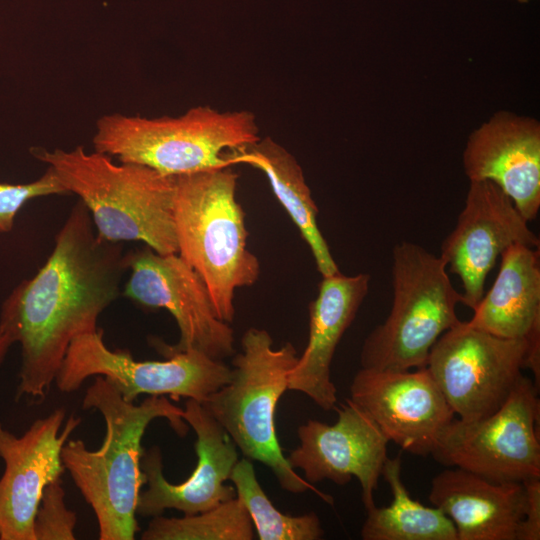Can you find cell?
I'll use <instances>...</instances> for the list:
<instances>
[{
    "label": "cell",
    "mask_w": 540,
    "mask_h": 540,
    "mask_svg": "<svg viewBox=\"0 0 540 540\" xmlns=\"http://www.w3.org/2000/svg\"><path fill=\"white\" fill-rule=\"evenodd\" d=\"M119 242L97 235L79 200L38 272L20 282L1 306L0 328L21 348L16 398H43L71 342L95 332L100 314L120 294L127 270Z\"/></svg>",
    "instance_id": "cell-1"
},
{
    "label": "cell",
    "mask_w": 540,
    "mask_h": 540,
    "mask_svg": "<svg viewBox=\"0 0 540 540\" xmlns=\"http://www.w3.org/2000/svg\"><path fill=\"white\" fill-rule=\"evenodd\" d=\"M85 410L100 412L105 436L98 450L80 440H68L62 449L65 469L91 506L100 540H132L139 530L137 502L145 477L140 467L146 428L165 418L180 436L188 432L183 409L164 396H150L140 404L126 401L105 378L94 377L82 400Z\"/></svg>",
    "instance_id": "cell-2"
},
{
    "label": "cell",
    "mask_w": 540,
    "mask_h": 540,
    "mask_svg": "<svg viewBox=\"0 0 540 540\" xmlns=\"http://www.w3.org/2000/svg\"><path fill=\"white\" fill-rule=\"evenodd\" d=\"M69 193L88 209L96 233L111 241H141L159 254L178 253L173 216L174 176L112 157L72 150L33 148Z\"/></svg>",
    "instance_id": "cell-3"
},
{
    "label": "cell",
    "mask_w": 540,
    "mask_h": 540,
    "mask_svg": "<svg viewBox=\"0 0 540 540\" xmlns=\"http://www.w3.org/2000/svg\"><path fill=\"white\" fill-rule=\"evenodd\" d=\"M237 178L230 167L174 176L178 254L200 276L217 317L227 323L235 314V290L253 285L260 275L259 260L247 248Z\"/></svg>",
    "instance_id": "cell-4"
},
{
    "label": "cell",
    "mask_w": 540,
    "mask_h": 540,
    "mask_svg": "<svg viewBox=\"0 0 540 540\" xmlns=\"http://www.w3.org/2000/svg\"><path fill=\"white\" fill-rule=\"evenodd\" d=\"M260 139L255 115L196 106L178 117L120 113L100 117L94 150L167 176L231 167L225 155Z\"/></svg>",
    "instance_id": "cell-5"
},
{
    "label": "cell",
    "mask_w": 540,
    "mask_h": 540,
    "mask_svg": "<svg viewBox=\"0 0 540 540\" xmlns=\"http://www.w3.org/2000/svg\"><path fill=\"white\" fill-rule=\"evenodd\" d=\"M241 347L232 360L230 381L202 404L242 454L266 465L282 489L291 493L312 490L331 504L330 495L314 488L289 465L276 435L275 410L298 359L295 347L287 342L275 349L271 335L253 327L243 334Z\"/></svg>",
    "instance_id": "cell-6"
},
{
    "label": "cell",
    "mask_w": 540,
    "mask_h": 540,
    "mask_svg": "<svg viewBox=\"0 0 540 540\" xmlns=\"http://www.w3.org/2000/svg\"><path fill=\"white\" fill-rule=\"evenodd\" d=\"M392 306L386 320L365 338L361 367L411 370L426 367L438 338L461 320L462 294L446 263L419 244L402 241L392 250Z\"/></svg>",
    "instance_id": "cell-7"
},
{
    "label": "cell",
    "mask_w": 540,
    "mask_h": 540,
    "mask_svg": "<svg viewBox=\"0 0 540 540\" xmlns=\"http://www.w3.org/2000/svg\"><path fill=\"white\" fill-rule=\"evenodd\" d=\"M164 356L162 361H139L127 350H111L98 329L71 342L54 382L61 392L71 393L88 378L101 376L129 402L148 394L204 403L230 381L231 368L200 351Z\"/></svg>",
    "instance_id": "cell-8"
},
{
    "label": "cell",
    "mask_w": 540,
    "mask_h": 540,
    "mask_svg": "<svg viewBox=\"0 0 540 540\" xmlns=\"http://www.w3.org/2000/svg\"><path fill=\"white\" fill-rule=\"evenodd\" d=\"M534 382L522 375L504 404L473 421L453 418L431 453L442 465L495 482L540 477V402Z\"/></svg>",
    "instance_id": "cell-9"
},
{
    "label": "cell",
    "mask_w": 540,
    "mask_h": 540,
    "mask_svg": "<svg viewBox=\"0 0 540 540\" xmlns=\"http://www.w3.org/2000/svg\"><path fill=\"white\" fill-rule=\"evenodd\" d=\"M527 350L526 338L498 337L460 321L434 343L426 368L454 414L473 421L504 404L522 376Z\"/></svg>",
    "instance_id": "cell-10"
},
{
    "label": "cell",
    "mask_w": 540,
    "mask_h": 540,
    "mask_svg": "<svg viewBox=\"0 0 540 540\" xmlns=\"http://www.w3.org/2000/svg\"><path fill=\"white\" fill-rule=\"evenodd\" d=\"M130 276L123 295L146 308H164L175 319V345L157 342L163 354L196 350L222 360L234 352V333L220 320L197 272L178 254H159L150 247L126 253Z\"/></svg>",
    "instance_id": "cell-11"
},
{
    "label": "cell",
    "mask_w": 540,
    "mask_h": 540,
    "mask_svg": "<svg viewBox=\"0 0 540 540\" xmlns=\"http://www.w3.org/2000/svg\"><path fill=\"white\" fill-rule=\"evenodd\" d=\"M383 435L414 455H431L445 426L455 417L426 367L393 370L361 367L350 398Z\"/></svg>",
    "instance_id": "cell-12"
},
{
    "label": "cell",
    "mask_w": 540,
    "mask_h": 540,
    "mask_svg": "<svg viewBox=\"0 0 540 540\" xmlns=\"http://www.w3.org/2000/svg\"><path fill=\"white\" fill-rule=\"evenodd\" d=\"M511 199L490 181H471L465 204L439 255L459 277L465 306L475 309L485 281L500 255L511 245L539 247V239Z\"/></svg>",
    "instance_id": "cell-13"
},
{
    "label": "cell",
    "mask_w": 540,
    "mask_h": 540,
    "mask_svg": "<svg viewBox=\"0 0 540 540\" xmlns=\"http://www.w3.org/2000/svg\"><path fill=\"white\" fill-rule=\"evenodd\" d=\"M183 418L196 434V467L185 481L173 484L164 477L160 449L144 451L140 467L147 489L139 493L137 514L154 517L176 509L192 515L236 496L235 489L224 484L239 460L234 441L198 401L187 399Z\"/></svg>",
    "instance_id": "cell-14"
},
{
    "label": "cell",
    "mask_w": 540,
    "mask_h": 540,
    "mask_svg": "<svg viewBox=\"0 0 540 540\" xmlns=\"http://www.w3.org/2000/svg\"><path fill=\"white\" fill-rule=\"evenodd\" d=\"M56 409L20 437L0 423V540H35L34 519L45 487L61 477L62 449L81 419Z\"/></svg>",
    "instance_id": "cell-15"
},
{
    "label": "cell",
    "mask_w": 540,
    "mask_h": 540,
    "mask_svg": "<svg viewBox=\"0 0 540 540\" xmlns=\"http://www.w3.org/2000/svg\"><path fill=\"white\" fill-rule=\"evenodd\" d=\"M337 421L309 419L298 427L300 444L286 457L310 484L323 480L344 485L355 477L366 511L375 507L373 493L388 458V439L350 399L337 408Z\"/></svg>",
    "instance_id": "cell-16"
},
{
    "label": "cell",
    "mask_w": 540,
    "mask_h": 540,
    "mask_svg": "<svg viewBox=\"0 0 540 540\" xmlns=\"http://www.w3.org/2000/svg\"><path fill=\"white\" fill-rule=\"evenodd\" d=\"M463 169L469 181H490L527 221L540 209V124L529 116L498 111L468 137Z\"/></svg>",
    "instance_id": "cell-17"
},
{
    "label": "cell",
    "mask_w": 540,
    "mask_h": 540,
    "mask_svg": "<svg viewBox=\"0 0 540 540\" xmlns=\"http://www.w3.org/2000/svg\"><path fill=\"white\" fill-rule=\"evenodd\" d=\"M322 278L318 294L309 305L307 345L290 371L288 390L301 392L323 410H331L337 402L331 362L368 294L371 278L366 273L347 276L340 272Z\"/></svg>",
    "instance_id": "cell-18"
},
{
    "label": "cell",
    "mask_w": 540,
    "mask_h": 540,
    "mask_svg": "<svg viewBox=\"0 0 540 540\" xmlns=\"http://www.w3.org/2000/svg\"><path fill=\"white\" fill-rule=\"evenodd\" d=\"M428 498L451 519L457 540H517L526 504L523 483L450 467L432 479Z\"/></svg>",
    "instance_id": "cell-19"
},
{
    "label": "cell",
    "mask_w": 540,
    "mask_h": 540,
    "mask_svg": "<svg viewBox=\"0 0 540 540\" xmlns=\"http://www.w3.org/2000/svg\"><path fill=\"white\" fill-rule=\"evenodd\" d=\"M539 247L509 246L500 255L498 274L466 324L492 335L526 338L540 328Z\"/></svg>",
    "instance_id": "cell-20"
},
{
    "label": "cell",
    "mask_w": 540,
    "mask_h": 540,
    "mask_svg": "<svg viewBox=\"0 0 540 540\" xmlns=\"http://www.w3.org/2000/svg\"><path fill=\"white\" fill-rule=\"evenodd\" d=\"M230 166L247 164L265 173L272 190L307 243L322 277L339 273L318 226V208L295 157L270 137L228 151Z\"/></svg>",
    "instance_id": "cell-21"
},
{
    "label": "cell",
    "mask_w": 540,
    "mask_h": 540,
    "mask_svg": "<svg viewBox=\"0 0 540 540\" xmlns=\"http://www.w3.org/2000/svg\"><path fill=\"white\" fill-rule=\"evenodd\" d=\"M381 476L393 500L373 507L361 528L363 540H457L455 526L440 509L412 499L401 478V456L387 458Z\"/></svg>",
    "instance_id": "cell-22"
},
{
    "label": "cell",
    "mask_w": 540,
    "mask_h": 540,
    "mask_svg": "<svg viewBox=\"0 0 540 540\" xmlns=\"http://www.w3.org/2000/svg\"><path fill=\"white\" fill-rule=\"evenodd\" d=\"M248 511L260 540H318L324 532L315 513L291 516L279 511L260 486L250 459H239L229 478Z\"/></svg>",
    "instance_id": "cell-23"
},
{
    "label": "cell",
    "mask_w": 540,
    "mask_h": 540,
    "mask_svg": "<svg viewBox=\"0 0 540 540\" xmlns=\"http://www.w3.org/2000/svg\"><path fill=\"white\" fill-rule=\"evenodd\" d=\"M253 523L243 503L234 497L218 506L183 517L154 516L143 540H251Z\"/></svg>",
    "instance_id": "cell-24"
},
{
    "label": "cell",
    "mask_w": 540,
    "mask_h": 540,
    "mask_svg": "<svg viewBox=\"0 0 540 540\" xmlns=\"http://www.w3.org/2000/svg\"><path fill=\"white\" fill-rule=\"evenodd\" d=\"M77 514L65 504L61 477L44 489L34 519L35 540H74Z\"/></svg>",
    "instance_id": "cell-25"
},
{
    "label": "cell",
    "mask_w": 540,
    "mask_h": 540,
    "mask_svg": "<svg viewBox=\"0 0 540 540\" xmlns=\"http://www.w3.org/2000/svg\"><path fill=\"white\" fill-rule=\"evenodd\" d=\"M68 194L51 168L37 180L25 184L0 183V233L13 229L19 210L30 200Z\"/></svg>",
    "instance_id": "cell-26"
},
{
    "label": "cell",
    "mask_w": 540,
    "mask_h": 540,
    "mask_svg": "<svg viewBox=\"0 0 540 540\" xmlns=\"http://www.w3.org/2000/svg\"><path fill=\"white\" fill-rule=\"evenodd\" d=\"M526 494L524 518L519 526L517 540L540 539V477L523 482Z\"/></svg>",
    "instance_id": "cell-27"
},
{
    "label": "cell",
    "mask_w": 540,
    "mask_h": 540,
    "mask_svg": "<svg viewBox=\"0 0 540 540\" xmlns=\"http://www.w3.org/2000/svg\"><path fill=\"white\" fill-rule=\"evenodd\" d=\"M13 344L14 340L12 337L0 328V366L4 362V359Z\"/></svg>",
    "instance_id": "cell-28"
},
{
    "label": "cell",
    "mask_w": 540,
    "mask_h": 540,
    "mask_svg": "<svg viewBox=\"0 0 540 540\" xmlns=\"http://www.w3.org/2000/svg\"><path fill=\"white\" fill-rule=\"evenodd\" d=\"M516 1H518V2H520V3H527V2H529L530 0H516Z\"/></svg>",
    "instance_id": "cell-29"
}]
</instances>
